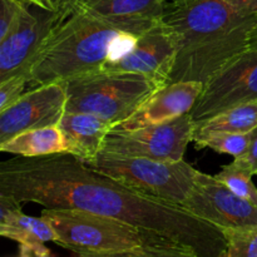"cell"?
Listing matches in <instances>:
<instances>
[{
    "mask_svg": "<svg viewBox=\"0 0 257 257\" xmlns=\"http://www.w3.org/2000/svg\"><path fill=\"white\" fill-rule=\"evenodd\" d=\"M0 195L44 208H78L115 218L192 248L200 257H221L226 247L218 227L178 203L98 172L69 153L3 161Z\"/></svg>",
    "mask_w": 257,
    "mask_h": 257,
    "instance_id": "cell-1",
    "label": "cell"
},
{
    "mask_svg": "<svg viewBox=\"0 0 257 257\" xmlns=\"http://www.w3.org/2000/svg\"><path fill=\"white\" fill-rule=\"evenodd\" d=\"M162 22L177 44L170 83L206 84L251 48L257 14L240 12L225 0H191L167 5Z\"/></svg>",
    "mask_w": 257,
    "mask_h": 257,
    "instance_id": "cell-2",
    "label": "cell"
},
{
    "mask_svg": "<svg viewBox=\"0 0 257 257\" xmlns=\"http://www.w3.org/2000/svg\"><path fill=\"white\" fill-rule=\"evenodd\" d=\"M64 5L62 19L28 68L30 88L98 72L107 62L125 54L152 28L104 19Z\"/></svg>",
    "mask_w": 257,
    "mask_h": 257,
    "instance_id": "cell-3",
    "label": "cell"
},
{
    "mask_svg": "<svg viewBox=\"0 0 257 257\" xmlns=\"http://www.w3.org/2000/svg\"><path fill=\"white\" fill-rule=\"evenodd\" d=\"M40 216L57 232L55 243L74 253H112L145 246L180 245L158 233L78 208H44Z\"/></svg>",
    "mask_w": 257,
    "mask_h": 257,
    "instance_id": "cell-4",
    "label": "cell"
},
{
    "mask_svg": "<svg viewBox=\"0 0 257 257\" xmlns=\"http://www.w3.org/2000/svg\"><path fill=\"white\" fill-rule=\"evenodd\" d=\"M65 112L92 113L113 125L132 115L161 85L135 73L98 70L65 82Z\"/></svg>",
    "mask_w": 257,
    "mask_h": 257,
    "instance_id": "cell-5",
    "label": "cell"
},
{
    "mask_svg": "<svg viewBox=\"0 0 257 257\" xmlns=\"http://www.w3.org/2000/svg\"><path fill=\"white\" fill-rule=\"evenodd\" d=\"M85 165L136 190L178 205L187 197L200 173L185 160L156 161L98 155Z\"/></svg>",
    "mask_w": 257,
    "mask_h": 257,
    "instance_id": "cell-6",
    "label": "cell"
},
{
    "mask_svg": "<svg viewBox=\"0 0 257 257\" xmlns=\"http://www.w3.org/2000/svg\"><path fill=\"white\" fill-rule=\"evenodd\" d=\"M193 137L190 113L175 119L133 131H112L103 141L99 155L181 161Z\"/></svg>",
    "mask_w": 257,
    "mask_h": 257,
    "instance_id": "cell-7",
    "label": "cell"
},
{
    "mask_svg": "<svg viewBox=\"0 0 257 257\" xmlns=\"http://www.w3.org/2000/svg\"><path fill=\"white\" fill-rule=\"evenodd\" d=\"M251 100H257V48H248L211 78L190 114L198 123Z\"/></svg>",
    "mask_w": 257,
    "mask_h": 257,
    "instance_id": "cell-8",
    "label": "cell"
},
{
    "mask_svg": "<svg viewBox=\"0 0 257 257\" xmlns=\"http://www.w3.org/2000/svg\"><path fill=\"white\" fill-rule=\"evenodd\" d=\"M181 206L221 231L257 226L256 205L236 195L215 176L201 171Z\"/></svg>",
    "mask_w": 257,
    "mask_h": 257,
    "instance_id": "cell-9",
    "label": "cell"
},
{
    "mask_svg": "<svg viewBox=\"0 0 257 257\" xmlns=\"http://www.w3.org/2000/svg\"><path fill=\"white\" fill-rule=\"evenodd\" d=\"M65 83L30 88L14 104L0 110V143L23 132L58 125L67 109Z\"/></svg>",
    "mask_w": 257,
    "mask_h": 257,
    "instance_id": "cell-10",
    "label": "cell"
},
{
    "mask_svg": "<svg viewBox=\"0 0 257 257\" xmlns=\"http://www.w3.org/2000/svg\"><path fill=\"white\" fill-rule=\"evenodd\" d=\"M176 53L177 44L175 37L161 19L140 35L125 54L107 62L100 70L141 74L163 87L170 82Z\"/></svg>",
    "mask_w": 257,
    "mask_h": 257,
    "instance_id": "cell-11",
    "label": "cell"
},
{
    "mask_svg": "<svg viewBox=\"0 0 257 257\" xmlns=\"http://www.w3.org/2000/svg\"><path fill=\"white\" fill-rule=\"evenodd\" d=\"M57 4L58 9L52 12L40 8L33 12L28 7L17 29L0 40V82L27 73L44 40L65 13L64 3Z\"/></svg>",
    "mask_w": 257,
    "mask_h": 257,
    "instance_id": "cell-12",
    "label": "cell"
},
{
    "mask_svg": "<svg viewBox=\"0 0 257 257\" xmlns=\"http://www.w3.org/2000/svg\"><path fill=\"white\" fill-rule=\"evenodd\" d=\"M205 84L177 82L163 85L153 93L132 115L112 127V131H133L161 124L190 113L197 103Z\"/></svg>",
    "mask_w": 257,
    "mask_h": 257,
    "instance_id": "cell-13",
    "label": "cell"
},
{
    "mask_svg": "<svg viewBox=\"0 0 257 257\" xmlns=\"http://www.w3.org/2000/svg\"><path fill=\"white\" fill-rule=\"evenodd\" d=\"M58 127L64 135L67 153L88 163L99 155L113 123L92 113L65 112Z\"/></svg>",
    "mask_w": 257,
    "mask_h": 257,
    "instance_id": "cell-14",
    "label": "cell"
},
{
    "mask_svg": "<svg viewBox=\"0 0 257 257\" xmlns=\"http://www.w3.org/2000/svg\"><path fill=\"white\" fill-rule=\"evenodd\" d=\"M58 2V0H57ZM72 9L115 22L153 27L163 17L166 0H63Z\"/></svg>",
    "mask_w": 257,
    "mask_h": 257,
    "instance_id": "cell-15",
    "label": "cell"
},
{
    "mask_svg": "<svg viewBox=\"0 0 257 257\" xmlns=\"http://www.w3.org/2000/svg\"><path fill=\"white\" fill-rule=\"evenodd\" d=\"M0 235L28 247L35 257H55L44 243L57 242V232L43 216H28L22 208L7 211L0 215Z\"/></svg>",
    "mask_w": 257,
    "mask_h": 257,
    "instance_id": "cell-16",
    "label": "cell"
},
{
    "mask_svg": "<svg viewBox=\"0 0 257 257\" xmlns=\"http://www.w3.org/2000/svg\"><path fill=\"white\" fill-rule=\"evenodd\" d=\"M0 151L20 157H42L67 153V143L60 128L50 125L17 135L0 143Z\"/></svg>",
    "mask_w": 257,
    "mask_h": 257,
    "instance_id": "cell-17",
    "label": "cell"
},
{
    "mask_svg": "<svg viewBox=\"0 0 257 257\" xmlns=\"http://www.w3.org/2000/svg\"><path fill=\"white\" fill-rule=\"evenodd\" d=\"M257 127V100L222 110L210 119L193 123V132H226V133H251Z\"/></svg>",
    "mask_w": 257,
    "mask_h": 257,
    "instance_id": "cell-18",
    "label": "cell"
},
{
    "mask_svg": "<svg viewBox=\"0 0 257 257\" xmlns=\"http://www.w3.org/2000/svg\"><path fill=\"white\" fill-rule=\"evenodd\" d=\"M251 133H226V132H193L192 142L197 148H210L218 153L233 156V158L242 156L250 146Z\"/></svg>",
    "mask_w": 257,
    "mask_h": 257,
    "instance_id": "cell-19",
    "label": "cell"
},
{
    "mask_svg": "<svg viewBox=\"0 0 257 257\" xmlns=\"http://www.w3.org/2000/svg\"><path fill=\"white\" fill-rule=\"evenodd\" d=\"M252 176L247 170L231 162L230 165L222 166V170L215 177L236 195L257 206V188L251 180Z\"/></svg>",
    "mask_w": 257,
    "mask_h": 257,
    "instance_id": "cell-20",
    "label": "cell"
},
{
    "mask_svg": "<svg viewBox=\"0 0 257 257\" xmlns=\"http://www.w3.org/2000/svg\"><path fill=\"white\" fill-rule=\"evenodd\" d=\"M226 247L221 257H257V226L222 231Z\"/></svg>",
    "mask_w": 257,
    "mask_h": 257,
    "instance_id": "cell-21",
    "label": "cell"
},
{
    "mask_svg": "<svg viewBox=\"0 0 257 257\" xmlns=\"http://www.w3.org/2000/svg\"><path fill=\"white\" fill-rule=\"evenodd\" d=\"M73 257H200L192 248L182 245L145 246L112 253H74Z\"/></svg>",
    "mask_w": 257,
    "mask_h": 257,
    "instance_id": "cell-22",
    "label": "cell"
},
{
    "mask_svg": "<svg viewBox=\"0 0 257 257\" xmlns=\"http://www.w3.org/2000/svg\"><path fill=\"white\" fill-rule=\"evenodd\" d=\"M28 7L30 5L22 0H0V40L17 29Z\"/></svg>",
    "mask_w": 257,
    "mask_h": 257,
    "instance_id": "cell-23",
    "label": "cell"
},
{
    "mask_svg": "<svg viewBox=\"0 0 257 257\" xmlns=\"http://www.w3.org/2000/svg\"><path fill=\"white\" fill-rule=\"evenodd\" d=\"M27 85H29L27 73H19L4 82H0V110L14 104L25 93Z\"/></svg>",
    "mask_w": 257,
    "mask_h": 257,
    "instance_id": "cell-24",
    "label": "cell"
},
{
    "mask_svg": "<svg viewBox=\"0 0 257 257\" xmlns=\"http://www.w3.org/2000/svg\"><path fill=\"white\" fill-rule=\"evenodd\" d=\"M232 162L247 170L252 175H257V127L252 131V138L247 151L242 156L233 158Z\"/></svg>",
    "mask_w": 257,
    "mask_h": 257,
    "instance_id": "cell-25",
    "label": "cell"
},
{
    "mask_svg": "<svg viewBox=\"0 0 257 257\" xmlns=\"http://www.w3.org/2000/svg\"><path fill=\"white\" fill-rule=\"evenodd\" d=\"M225 2L240 12L257 14V0H225Z\"/></svg>",
    "mask_w": 257,
    "mask_h": 257,
    "instance_id": "cell-26",
    "label": "cell"
},
{
    "mask_svg": "<svg viewBox=\"0 0 257 257\" xmlns=\"http://www.w3.org/2000/svg\"><path fill=\"white\" fill-rule=\"evenodd\" d=\"M22 2L27 3V4L33 5L35 8H40L43 10H57L58 4L55 0H22Z\"/></svg>",
    "mask_w": 257,
    "mask_h": 257,
    "instance_id": "cell-27",
    "label": "cell"
},
{
    "mask_svg": "<svg viewBox=\"0 0 257 257\" xmlns=\"http://www.w3.org/2000/svg\"><path fill=\"white\" fill-rule=\"evenodd\" d=\"M18 257H35V256H34V253L29 250V248L25 247V246L20 245V253Z\"/></svg>",
    "mask_w": 257,
    "mask_h": 257,
    "instance_id": "cell-28",
    "label": "cell"
},
{
    "mask_svg": "<svg viewBox=\"0 0 257 257\" xmlns=\"http://www.w3.org/2000/svg\"><path fill=\"white\" fill-rule=\"evenodd\" d=\"M251 48H257V24L251 35Z\"/></svg>",
    "mask_w": 257,
    "mask_h": 257,
    "instance_id": "cell-29",
    "label": "cell"
},
{
    "mask_svg": "<svg viewBox=\"0 0 257 257\" xmlns=\"http://www.w3.org/2000/svg\"><path fill=\"white\" fill-rule=\"evenodd\" d=\"M188 2H191V0H166V7H167V5H180Z\"/></svg>",
    "mask_w": 257,
    "mask_h": 257,
    "instance_id": "cell-30",
    "label": "cell"
},
{
    "mask_svg": "<svg viewBox=\"0 0 257 257\" xmlns=\"http://www.w3.org/2000/svg\"><path fill=\"white\" fill-rule=\"evenodd\" d=\"M55 2H57V0H55Z\"/></svg>",
    "mask_w": 257,
    "mask_h": 257,
    "instance_id": "cell-31",
    "label": "cell"
}]
</instances>
